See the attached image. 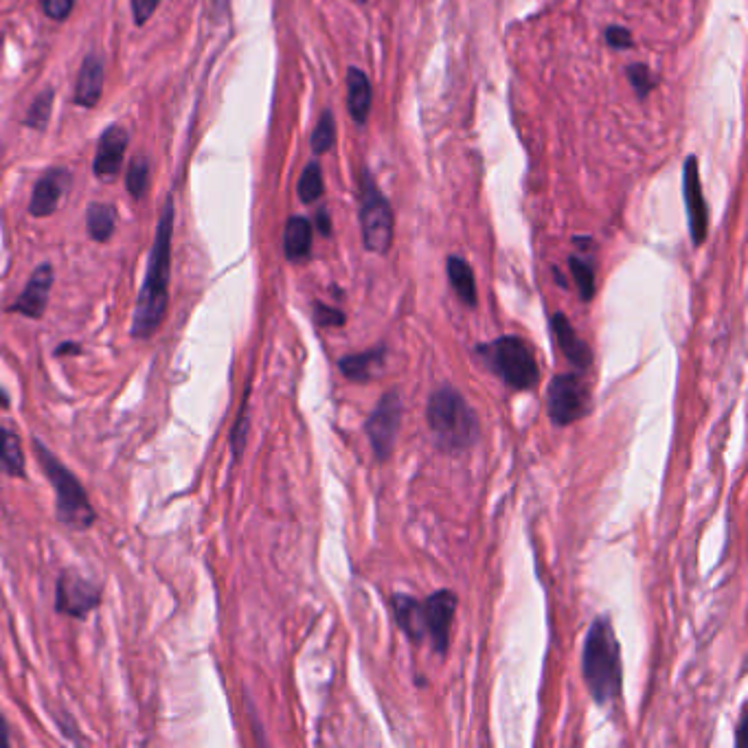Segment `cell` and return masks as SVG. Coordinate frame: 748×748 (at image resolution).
<instances>
[{
	"label": "cell",
	"mask_w": 748,
	"mask_h": 748,
	"mask_svg": "<svg viewBox=\"0 0 748 748\" xmlns=\"http://www.w3.org/2000/svg\"><path fill=\"white\" fill-rule=\"evenodd\" d=\"M174 198L165 200L161 220L156 226L154 244L147 259L145 279L136 299L134 319H132V338L147 340L152 338L165 321L169 305V275H172V237H174Z\"/></svg>",
	"instance_id": "obj_1"
},
{
	"label": "cell",
	"mask_w": 748,
	"mask_h": 748,
	"mask_svg": "<svg viewBox=\"0 0 748 748\" xmlns=\"http://www.w3.org/2000/svg\"><path fill=\"white\" fill-rule=\"evenodd\" d=\"M582 670L586 687L599 705L617 700L621 694V656L610 619H597L584 643Z\"/></svg>",
	"instance_id": "obj_2"
},
{
	"label": "cell",
	"mask_w": 748,
	"mask_h": 748,
	"mask_svg": "<svg viewBox=\"0 0 748 748\" xmlns=\"http://www.w3.org/2000/svg\"><path fill=\"white\" fill-rule=\"evenodd\" d=\"M33 450H36V459L44 476H47L49 483L53 485L55 518L68 529L75 531H86L93 527L97 514L77 476L68 470L38 437H33Z\"/></svg>",
	"instance_id": "obj_3"
},
{
	"label": "cell",
	"mask_w": 748,
	"mask_h": 748,
	"mask_svg": "<svg viewBox=\"0 0 748 748\" xmlns=\"http://www.w3.org/2000/svg\"><path fill=\"white\" fill-rule=\"evenodd\" d=\"M426 419L437 444L446 450H466L479 437V419L466 398L450 387L430 395Z\"/></svg>",
	"instance_id": "obj_4"
},
{
	"label": "cell",
	"mask_w": 748,
	"mask_h": 748,
	"mask_svg": "<svg viewBox=\"0 0 748 748\" xmlns=\"http://www.w3.org/2000/svg\"><path fill=\"white\" fill-rule=\"evenodd\" d=\"M490 367L503 378L512 389L525 391L536 384L540 371L529 345L518 336H503L494 340L490 347H483Z\"/></svg>",
	"instance_id": "obj_5"
},
{
	"label": "cell",
	"mask_w": 748,
	"mask_h": 748,
	"mask_svg": "<svg viewBox=\"0 0 748 748\" xmlns=\"http://www.w3.org/2000/svg\"><path fill=\"white\" fill-rule=\"evenodd\" d=\"M360 229L362 244L369 253L384 255L389 251L393 244V211L369 174L360 180Z\"/></svg>",
	"instance_id": "obj_6"
},
{
	"label": "cell",
	"mask_w": 748,
	"mask_h": 748,
	"mask_svg": "<svg viewBox=\"0 0 748 748\" xmlns=\"http://www.w3.org/2000/svg\"><path fill=\"white\" fill-rule=\"evenodd\" d=\"M549 415L555 426H569L582 419L591 408V393L584 380L575 373H562L553 378L547 393Z\"/></svg>",
	"instance_id": "obj_7"
},
{
	"label": "cell",
	"mask_w": 748,
	"mask_h": 748,
	"mask_svg": "<svg viewBox=\"0 0 748 748\" xmlns=\"http://www.w3.org/2000/svg\"><path fill=\"white\" fill-rule=\"evenodd\" d=\"M101 604V588L75 571H64L55 588V610L73 619H86Z\"/></svg>",
	"instance_id": "obj_8"
},
{
	"label": "cell",
	"mask_w": 748,
	"mask_h": 748,
	"mask_svg": "<svg viewBox=\"0 0 748 748\" xmlns=\"http://www.w3.org/2000/svg\"><path fill=\"white\" fill-rule=\"evenodd\" d=\"M400 422H402V400H400L398 393L391 391L378 402L376 411L371 413V417L367 419V424H365L367 437H369L373 450H376V457L380 461L391 457L393 446H395V437H398Z\"/></svg>",
	"instance_id": "obj_9"
},
{
	"label": "cell",
	"mask_w": 748,
	"mask_h": 748,
	"mask_svg": "<svg viewBox=\"0 0 748 748\" xmlns=\"http://www.w3.org/2000/svg\"><path fill=\"white\" fill-rule=\"evenodd\" d=\"M457 597L450 591H439L426 602H419V619H422V630L433 641V648L439 654H446L450 641V626L455 619Z\"/></svg>",
	"instance_id": "obj_10"
},
{
	"label": "cell",
	"mask_w": 748,
	"mask_h": 748,
	"mask_svg": "<svg viewBox=\"0 0 748 748\" xmlns=\"http://www.w3.org/2000/svg\"><path fill=\"white\" fill-rule=\"evenodd\" d=\"M683 176H685L683 178V191H685V207H687L691 242L698 246V244L705 242V237H707L709 215H707L705 196H702V183H700L696 156H689L685 161Z\"/></svg>",
	"instance_id": "obj_11"
},
{
	"label": "cell",
	"mask_w": 748,
	"mask_h": 748,
	"mask_svg": "<svg viewBox=\"0 0 748 748\" xmlns=\"http://www.w3.org/2000/svg\"><path fill=\"white\" fill-rule=\"evenodd\" d=\"M53 281H55L53 266L51 264L38 266L36 270H33L31 279L27 281L25 290H22L20 297L9 305L7 312L22 314V316H27V319H42L44 310H47V305H49Z\"/></svg>",
	"instance_id": "obj_12"
},
{
	"label": "cell",
	"mask_w": 748,
	"mask_h": 748,
	"mask_svg": "<svg viewBox=\"0 0 748 748\" xmlns=\"http://www.w3.org/2000/svg\"><path fill=\"white\" fill-rule=\"evenodd\" d=\"M130 143V134L123 126H110L97 143V154L93 163V172L99 180H115L121 172L123 161H126V150Z\"/></svg>",
	"instance_id": "obj_13"
},
{
	"label": "cell",
	"mask_w": 748,
	"mask_h": 748,
	"mask_svg": "<svg viewBox=\"0 0 748 748\" xmlns=\"http://www.w3.org/2000/svg\"><path fill=\"white\" fill-rule=\"evenodd\" d=\"M71 180L73 176L68 169H49V172L38 180L36 187H33V196L29 202V213L33 218H47V215L55 213V209L60 207L62 196L66 194L68 187H71Z\"/></svg>",
	"instance_id": "obj_14"
},
{
	"label": "cell",
	"mask_w": 748,
	"mask_h": 748,
	"mask_svg": "<svg viewBox=\"0 0 748 748\" xmlns=\"http://www.w3.org/2000/svg\"><path fill=\"white\" fill-rule=\"evenodd\" d=\"M104 79H106V66L104 60L97 53L86 55V60L79 68L77 82H75V95L73 101L82 108H95L104 93Z\"/></svg>",
	"instance_id": "obj_15"
},
{
	"label": "cell",
	"mask_w": 748,
	"mask_h": 748,
	"mask_svg": "<svg viewBox=\"0 0 748 748\" xmlns=\"http://www.w3.org/2000/svg\"><path fill=\"white\" fill-rule=\"evenodd\" d=\"M551 327H553V334H555V338H558V345L562 349V354L566 356V360L573 362V365L577 369H582V371L591 367V362H593L591 349H588L584 340H580V336L575 334L569 319H566L564 314H555V316H551Z\"/></svg>",
	"instance_id": "obj_16"
},
{
	"label": "cell",
	"mask_w": 748,
	"mask_h": 748,
	"mask_svg": "<svg viewBox=\"0 0 748 748\" xmlns=\"http://www.w3.org/2000/svg\"><path fill=\"white\" fill-rule=\"evenodd\" d=\"M347 108L358 126H365L371 110V82L360 68L351 66L347 73Z\"/></svg>",
	"instance_id": "obj_17"
},
{
	"label": "cell",
	"mask_w": 748,
	"mask_h": 748,
	"mask_svg": "<svg viewBox=\"0 0 748 748\" xmlns=\"http://www.w3.org/2000/svg\"><path fill=\"white\" fill-rule=\"evenodd\" d=\"M312 251V224L310 220L294 215L288 220L286 231H283V253L290 262H303Z\"/></svg>",
	"instance_id": "obj_18"
},
{
	"label": "cell",
	"mask_w": 748,
	"mask_h": 748,
	"mask_svg": "<svg viewBox=\"0 0 748 748\" xmlns=\"http://www.w3.org/2000/svg\"><path fill=\"white\" fill-rule=\"evenodd\" d=\"M0 472L14 479H22L27 474V459L22 450V439L18 433L0 426Z\"/></svg>",
	"instance_id": "obj_19"
},
{
	"label": "cell",
	"mask_w": 748,
	"mask_h": 748,
	"mask_svg": "<svg viewBox=\"0 0 748 748\" xmlns=\"http://www.w3.org/2000/svg\"><path fill=\"white\" fill-rule=\"evenodd\" d=\"M115 226H117V211L112 204H106V202L90 204L86 211V229L95 242L99 244L108 242L112 233H115Z\"/></svg>",
	"instance_id": "obj_20"
},
{
	"label": "cell",
	"mask_w": 748,
	"mask_h": 748,
	"mask_svg": "<svg viewBox=\"0 0 748 748\" xmlns=\"http://www.w3.org/2000/svg\"><path fill=\"white\" fill-rule=\"evenodd\" d=\"M446 270H448L450 286H452V290L457 292V297L466 305H470V308H474V305H476V281H474V272H472L470 264L461 257H448Z\"/></svg>",
	"instance_id": "obj_21"
},
{
	"label": "cell",
	"mask_w": 748,
	"mask_h": 748,
	"mask_svg": "<svg viewBox=\"0 0 748 748\" xmlns=\"http://www.w3.org/2000/svg\"><path fill=\"white\" fill-rule=\"evenodd\" d=\"M382 360H384V349H371V351H365V354L345 356L343 360H340V371H343L349 380L367 382L380 371Z\"/></svg>",
	"instance_id": "obj_22"
},
{
	"label": "cell",
	"mask_w": 748,
	"mask_h": 748,
	"mask_svg": "<svg viewBox=\"0 0 748 748\" xmlns=\"http://www.w3.org/2000/svg\"><path fill=\"white\" fill-rule=\"evenodd\" d=\"M393 612L398 619V626L411 637L413 641H422V619H419V602L408 595L393 597Z\"/></svg>",
	"instance_id": "obj_23"
},
{
	"label": "cell",
	"mask_w": 748,
	"mask_h": 748,
	"mask_svg": "<svg viewBox=\"0 0 748 748\" xmlns=\"http://www.w3.org/2000/svg\"><path fill=\"white\" fill-rule=\"evenodd\" d=\"M297 191H299L301 202H305V204H310V202L319 200L323 196L325 185H323V172H321L319 163L312 161V163L305 165V169L301 172V178H299Z\"/></svg>",
	"instance_id": "obj_24"
},
{
	"label": "cell",
	"mask_w": 748,
	"mask_h": 748,
	"mask_svg": "<svg viewBox=\"0 0 748 748\" xmlns=\"http://www.w3.org/2000/svg\"><path fill=\"white\" fill-rule=\"evenodd\" d=\"M53 99H55L53 88H47L44 93H40L36 99H33V104H31L27 117H25L27 128H31V130L47 128V123L51 119V112H53Z\"/></svg>",
	"instance_id": "obj_25"
},
{
	"label": "cell",
	"mask_w": 748,
	"mask_h": 748,
	"mask_svg": "<svg viewBox=\"0 0 748 748\" xmlns=\"http://www.w3.org/2000/svg\"><path fill=\"white\" fill-rule=\"evenodd\" d=\"M310 143H312V152L316 156L330 152L334 147V143H336V121H334V115L330 110H325L321 119H319V123H316Z\"/></svg>",
	"instance_id": "obj_26"
},
{
	"label": "cell",
	"mask_w": 748,
	"mask_h": 748,
	"mask_svg": "<svg viewBox=\"0 0 748 748\" xmlns=\"http://www.w3.org/2000/svg\"><path fill=\"white\" fill-rule=\"evenodd\" d=\"M126 185L132 198L141 200L145 196L147 187H150V163H147V158L136 156L134 161L128 165Z\"/></svg>",
	"instance_id": "obj_27"
},
{
	"label": "cell",
	"mask_w": 748,
	"mask_h": 748,
	"mask_svg": "<svg viewBox=\"0 0 748 748\" xmlns=\"http://www.w3.org/2000/svg\"><path fill=\"white\" fill-rule=\"evenodd\" d=\"M569 266H571V275H573L575 286H577V290H580V297L584 301H591L595 297V272H593L591 264L582 262L580 257H571Z\"/></svg>",
	"instance_id": "obj_28"
},
{
	"label": "cell",
	"mask_w": 748,
	"mask_h": 748,
	"mask_svg": "<svg viewBox=\"0 0 748 748\" xmlns=\"http://www.w3.org/2000/svg\"><path fill=\"white\" fill-rule=\"evenodd\" d=\"M628 77H630L632 86L637 88V93H639L641 97L648 95L650 90H652V86H654V77H652V73H650V68H648V66H643V64H632V66L628 68Z\"/></svg>",
	"instance_id": "obj_29"
},
{
	"label": "cell",
	"mask_w": 748,
	"mask_h": 748,
	"mask_svg": "<svg viewBox=\"0 0 748 748\" xmlns=\"http://www.w3.org/2000/svg\"><path fill=\"white\" fill-rule=\"evenodd\" d=\"M42 11L47 14L51 20H66L71 16V11L75 7V0H40Z\"/></svg>",
	"instance_id": "obj_30"
},
{
	"label": "cell",
	"mask_w": 748,
	"mask_h": 748,
	"mask_svg": "<svg viewBox=\"0 0 748 748\" xmlns=\"http://www.w3.org/2000/svg\"><path fill=\"white\" fill-rule=\"evenodd\" d=\"M246 424H248V417H246V400H244L242 411H240V415H237V422H235L233 433H231V446H233V452H235V459H240L244 444H246Z\"/></svg>",
	"instance_id": "obj_31"
},
{
	"label": "cell",
	"mask_w": 748,
	"mask_h": 748,
	"mask_svg": "<svg viewBox=\"0 0 748 748\" xmlns=\"http://www.w3.org/2000/svg\"><path fill=\"white\" fill-rule=\"evenodd\" d=\"M158 5H161V0H132V16L136 25H147V20L154 16Z\"/></svg>",
	"instance_id": "obj_32"
},
{
	"label": "cell",
	"mask_w": 748,
	"mask_h": 748,
	"mask_svg": "<svg viewBox=\"0 0 748 748\" xmlns=\"http://www.w3.org/2000/svg\"><path fill=\"white\" fill-rule=\"evenodd\" d=\"M314 314H316V323L323 325V327H340L345 323L343 312L327 308V305H323V303H316Z\"/></svg>",
	"instance_id": "obj_33"
},
{
	"label": "cell",
	"mask_w": 748,
	"mask_h": 748,
	"mask_svg": "<svg viewBox=\"0 0 748 748\" xmlns=\"http://www.w3.org/2000/svg\"><path fill=\"white\" fill-rule=\"evenodd\" d=\"M606 42L612 49H630L632 47V36L628 29L623 27H610L606 31Z\"/></svg>",
	"instance_id": "obj_34"
},
{
	"label": "cell",
	"mask_w": 748,
	"mask_h": 748,
	"mask_svg": "<svg viewBox=\"0 0 748 748\" xmlns=\"http://www.w3.org/2000/svg\"><path fill=\"white\" fill-rule=\"evenodd\" d=\"M79 351H82V347H79L77 343H71V340H68V343H62L58 349H55V356H58V358H62V356H68V354H79Z\"/></svg>",
	"instance_id": "obj_35"
},
{
	"label": "cell",
	"mask_w": 748,
	"mask_h": 748,
	"mask_svg": "<svg viewBox=\"0 0 748 748\" xmlns=\"http://www.w3.org/2000/svg\"><path fill=\"white\" fill-rule=\"evenodd\" d=\"M9 746V727H7V720L3 718V713H0V748H7Z\"/></svg>",
	"instance_id": "obj_36"
},
{
	"label": "cell",
	"mask_w": 748,
	"mask_h": 748,
	"mask_svg": "<svg viewBox=\"0 0 748 748\" xmlns=\"http://www.w3.org/2000/svg\"><path fill=\"white\" fill-rule=\"evenodd\" d=\"M319 229L323 235H330L332 233V224H330V215H327L325 211L319 213Z\"/></svg>",
	"instance_id": "obj_37"
},
{
	"label": "cell",
	"mask_w": 748,
	"mask_h": 748,
	"mask_svg": "<svg viewBox=\"0 0 748 748\" xmlns=\"http://www.w3.org/2000/svg\"><path fill=\"white\" fill-rule=\"evenodd\" d=\"M0 406H3V408L9 406V398H7V393L3 389H0Z\"/></svg>",
	"instance_id": "obj_38"
},
{
	"label": "cell",
	"mask_w": 748,
	"mask_h": 748,
	"mask_svg": "<svg viewBox=\"0 0 748 748\" xmlns=\"http://www.w3.org/2000/svg\"><path fill=\"white\" fill-rule=\"evenodd\" d=\"M213 3L218 5V7H224V5H226V0H213Z\"/></svg>",
	"instance_id": "obj_39"
},
{
	"label": "cell",
	"mask_w": 748,
	"mask_h": 748,
	"mask_svg": "<svg viewBox=\"0 0 748 748\" xmlns=\"http://www.w3.org/2000/svg\"><path fill=\"white\" fill-rule=\"evenodd\" d=\"M354 3H358V5H365V3H367V0H354Z\"/></svg>",
	"instance_id": "obj_40"
}]
</instances>
